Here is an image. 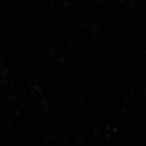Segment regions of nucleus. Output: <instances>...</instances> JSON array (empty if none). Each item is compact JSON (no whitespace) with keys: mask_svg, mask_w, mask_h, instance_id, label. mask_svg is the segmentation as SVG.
I'll return each instance as SVG.
<instances>
[]
</instances>
